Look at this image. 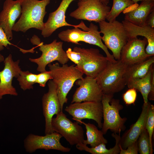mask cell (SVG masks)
Listing matches in <instances>:
<instances>
[{
  "label": "cell",
  "mask_w": 154,
  "mask_h": 154,
  "mask_svg": "<svg viewBox=\"0 0 154 154\" xmlns=\"http://www.w3.org/2000/svg\"><path fill=\"white\" fill-rule=\"evenodd\" d=\"M50 0H22L21 14L12 28V31L25 33L34 28L42 31L44 27L43 19L47 13L46 7Z\"/></svg>",
  "instance_id": "obj_1"
},
{
  "label": "cell",
  "mask_w": 154,
  "mask_h": 154,
  "mask_svg": "<svg viewBox=\"0 0 154 154\" xmlns=\"http://www.w3.org/2000/svg\"><path fill=\"white\" fill-rule=\"evenodd\" d=\"M52 80L56 86L57 94L61 111H62L65 103H67V96L78 80L83 78V74L77 69L74 65L68 66L63 64L60 66L56 62L48 64Z\"/></svg>",
  "instance_id": "obj_2"
},
{
  "label": "cell",
  "mask_w": 154,
  "mask_h": 154,
  "mask_svg": "<svg viewBox=\"0 0 154 154\" xmlns=\"http://www.w3.org/2000/svg\"><path fill=\"white\" fill-rule=\"evenodd\" d=\"M127 65L120 60L109 61L104 69L95 78L103 94H114L125 88L123 75Z\"/></svg>",
  "instance_id": "obj_3"
},
{
  "label": "cell",
  "mask_w": 154,
  "mask_h": 154,
  "mask_svg": "<svg viewBox=\"0 0 154 154\" xmlns=\"http://www.w3.org/2000/svg\"><path fill=\"white\" fill-rule=\"evenodd\" d=\"M113 97V94H103L101 102L104 121L101 131L104 135L109 129L113 133H118L126 128L125 123L127 118L121 117L119 114L123 107L120 103L119 100L114 99Z\"/></svg>",
  "instance_id": "obj_4"
},
{
  "label": "cell",
  "mask_w": 154,
  "mask_h": 154,
  "mask_svg": "<svg viewBox=\"0 0 154 154\" xmlns=\"http://www.w3.org/2000/svg\"><path fill=\"white\" fill-rule=\"evenodd\" d=\"M98 23L100 32L103 34L101 36L102 40L107 48L112 51L114 59L119 60L121 50L128 40L123 24L116 20L109 22L103 21Z\"/></svg>",
  "instance_id": "obj_5"
},
{
  "label": "cell",
  "mask_w": 154,
  "mask_h": 154,
  "mask_svg": "<svg viewBox=\"0 0 154 154\" xmlns=\"http://www.w3.org/2000/svg\"><path fill=\"white\" fill-rule=\"evenodd\" d=\"M31 41L33 44L39 47V50L42 52L41 56L38 58L29 59L31 62L37 65V71L40 72L46 71L47 65L55 61L62 65L69 61L66 52L62 48V42H57L55 39L50 44H44L36 36V37L35 36L33 37Z\"/></svg>",
  "instance_id": "obj_6"
},
{
  "label": "cell",
  "mask_w": 154,
  "mask_h": 154,
  "mask_svg": "<svg viewBox=\"0 0 154 154\" xmlns=\"http://www.w3.org/2000/svg\"><path fill=\"white\" fill-rule=\"evenodd\" d=\"M89 28V30L87 31H82L77 27L72 29H68L60 33L58 36L62 40L68 42L80 44L78 42L83 41L97 46L103 50L109 61L115 62L116 60L102 42L98 27L91 23Z\"/></svg>",
  "instance_id": "obj_7"
},
{
  "label": "cell",
  "mask_w": 154,
  "mask_h": 154,
  "mask_svg": "<svg viewBox=\"0 0 154 154\" xmlns=\"http://www.w3.org/2000/svg\"><path fill=\"white\" fill-rule=\"evenodd\" d=\"M73 50L80 53L82 62L76 68L86 76L96 78L104 69L109 61L106 56L101 54L99 49L75 47Z\"/></svg>",
  "instance_id": "obj_8"
},
{
  "label": "cell",
  "mask_w": 154,
  "mask_h": 154,
  "mask_svg": "<svg viewBox=\"0 0 154 154\" xmlns=\"http://www.w3.org/2000/svg\"><path fill=\"white\" fill-rule=\"evenodd\" d=\"M51 123L54 131L60 134L70 145L83 143L84 139L82 127L76 122L72 121L62 111L52 118Z\"/></svg>",
  "instance_id": "obj_9"
},
{
  "label": "cell",
  "mask_w": 154,
  "mask_h": 154,
  "mask_svg": "<svg viewBox=\"0 0 154 154\" xmlns=\"http://www.w3.org/2000/svg\"><path fill=\"white\" fill-rule=\"evenodd\" d=\"M78 8L71 12L70 16L76 19H83L99 23L105 20L110 7L100 0H79Z\"/></svg>",
  "instance_id": "obj_10"
},
{
  "label": "cell",
  "mask_w": 154,
  "mask_h": 154,
  "mask_svg": "<svg viewBox=\"0 0 154 154\" xmlns=\"http://www.w3.org/2000/svg\"><path fill=\"white\" fill-rule=\"evenodd\" d=\"M64 110L79 124L83 119H92L96 122L99 128H102L103 108L101 102H74L66 107Z\"/></svg>",
  "instance_id": "obj_11"
},
{
  "label": "cell",
  "mask_w": 154,
  "mask_h": 154,
  "mask_svg": "<svg viewBox=\"0 0 154 154\" xmlns=\"http://www.w3.org/2000/svg\"><path fill=\"white\" fill-rule=\"evenodd\" d=\"M62 137L60 134L55 131L44 136L30 133L24 140V146L25 151L30 153L38 149L47 151L53 149L68 152L70 151V148L64 146L60 142Z\"/></svg>",
  "instance_id": "obj_12"
},
{
  "label": "cell",
  "mask_w": 154,
  "mask_h": 154,
  "mask_svg": "<svg viewBox=\"0 0 154 154\" xmlns=\"http://www.w3.org/2000/svg\"><path fill=\"white\" fill-rule=\"evenodd\" d=\"M74 0H62L57 9L50 13L48 19L44 23V27L41 31V35L44 38L50 36L58 28L64 26H72L82 29L84 31L89 30L82 21L77 25H72L66 21L65 14L70 4Z\"/></svg>",
  "instance_id": "obj_13"
},
{
  "label": "cell",
  "mask_w": 154,
  "mask_h": 154,
  "mask_svg": "<svg viewBox=\"0 0 154 154\" xmlns=\"http://www.w3.org/2000/svg\"><path fill=\"white\" fill-rule=\"evenodd\" d=\"M79 86L74 94L71 103L85 101L101 102L103 93L95 78L86 76L77 80Z\"/></svg>",
  "instance_id": "obj_14"
},
{
  "label": "cell",
  "mask_w": 154,
  "mask_h": 154,
  "mask_svg": "<svg viewBox=\"0 0 154 154\" xmlns=\"http://www.w3.org/2000/svg\"><path fill=\"white\" fill-rule=\"evenodd\" d=\"M48 85V91L44 94L42 100L43 113L45 121V134L54 132L51 125L52 119L54 115L61 111L56 84L52 80H50Z\"/></svg>",
  "instance_id": "obj_15"
},
{
  "label": "cell",
  "mask_w": 154,
  "mask_h": 154,
  "mask_svg": "<svg viewBox=\"0 0 154 154\" xmlns=\"http://www.w3.org/2000/svg\"><path fill=\"white\" fill-rule=\"evenodd\" d=\"M3 62L4 68L0 71V100L5 95L18 96L15 88L12 85V82L13 78H18L21 71L19 65L20 60L14 61L11 54Z\"/></svg>",
  "instance_id": "obj_16"
},
{
  "label": "cell",
  "mask_w": 154,
  "mask_h": 154,
  "mask_svg": "<svg viewBox=\"0 0 154 154\" xmlns=\"http://www.w3.org/2000/svg\"><path fill=\"white\" fill-rule=\"evenodd\" d=\"M147 44L145 38L142 40L137 37L128 39L121 50L120 60L127 65L145 60L150 57L145 51Z\"/></svg>",
  "instance_id": "obj_17"
},
{
  "label": "cell",
  "mask_w": 154,
  "mask_h": 154,
  "mask_svg": "<svg viewBox=\"0 0 154 154\" xmlns=\"http://www.w3.org/2000/svg\"><path fill=\"white\" fill-rule=\"evenodd\" d=\"M22 0H5L0 13V27L4 31L8 39L13 38L12 28L21 13Z\"/></svg>",
  "instance_id": "obj_18"
},
{
  "label": "cell",
  "mask_w": 154,
  "mask_h": 154,
  "mask_svg": "<svg viewBox=\"0 0 154 154\" xmlns=\"http://www.w3.org/2000/svg\"><path fill=\"white\" fill-rule=\"evenodd\" d=\"M151 104L149 101L146 103H143L141 112L137 120L132 124L129 129L121 137L120 145L123 149H126L130 144L137 141L145 128L147 114Z\"/></svg>",
  "instance_id": "obj_19"
},
{
  "label": "cell",
  "mask_w": 154,
  "mask_h": 154,
  "mask_svg": "<svg viewBox=\"0 0 154 154\" xmlns=\"http://www.w3.org/2000/svg\"><path fill=\"white\" fill-rule=\"evenodd\" d=\"M128 39L141 36L147 40V45L145 49L147 54L151 56L154 55V28L146 25L141 26L134 25L125 20L122 21Z\"/></svg>",
  "instance_id": "obj_20"
},
{
  "label": "cell",
  "mask_w": 154,
  "mask_h": 154,
  "mask_svg": "<svg viewBox=\"0 0 154 154\" xmlns=\"http://www.w3.org/2000/svg\"><path fill=\"white\" fill-rule=\"evenodd\" d=\"M154 11V0H144L135 9L125 13L124 20L137 25L144 26L149 15Z\"/></svg>",
  "instance_id": "obj_21"
},
{
  "label": "cell",
  "mask_w": 154,
  "mask_h": 154,
  "mask_svg": "<svg viewBox=\"0 0 154 154\" xmlns=\"http://www.w3.org/2000/svg\"><path fill=\"white\" fill-rule=\"evenodd\" d=\"M154 63V56H152L143 61L127 65L123 75L126 85L131 80L142 78L145 76Z\"/></svg>",
  "instance_id": "obj_22"
},
{
  "label": "cell",
  "mask_w": 154,
  "mask_h": 154,
  "mask_svg": "<svg viewBox=\"0 0 154 154\" xmlns=\"http://www.w3.org/2000/svg\"><path fill=\"white\" fill-rule=\"evenodd\" d=\"M119 132L117 133H113L112 136L116 140V144L112 148L108 149L106 147L105 144L101 143L94 147H89L87 145L83 143H80L76 145L77 149L80 151H84L92 154H118L120 152V133Z\"/></svg>",
  "instance_id": "obj_23"
},
{
  "label": "cell",
  "mask_w": 154,
  "mask_h": 154,
  "mask_svg": "<svg viewBox=\"0 0 154 154\" xmlns=\"http://www.w3.org/2000/svg\"><path fill=\"white\" fill-rule=\"evenodd\" d=\"M153 69V64L144 77L131 80L126 84L129 88H134L141 93L143 97L144 103H146L148 102V96L150 90L152 73Z\"/></svg>",
  "instance_id": "obj_24"
},
{
  "label": "cell",
  "mask_w": 154,
  "mask_h": 154,
  "mask_svg": "<svg viewBox=\"0 0 154 154\" xmlns=\"http://www.w3.org/2000/svg\"><path fill=\"white\" fill-rule=\"evenodd\" d=\"M81 123L85 126L87 137V139H84L83 141L84 144L90 145L91 147H94L102 143L106 144L108 143V141L104 137L102 131L99 130L94 125L82 121L80 122Z\"/></svg>",
  "instance_id": "obj_25"
},
{
  "label": "cell",
  "mask_w": 154,
  "mask_h": 154,
  "mask_svg": "<svg viewBox=\"0 0 154 154\" xmlns=\"http://www.w3.org/2000/svg\"><path fill=\"white\" fill-rule=\"evenodd\" d=\"M135 4L132 0H113L112 7L106 19L109 22L116 20L121 13Z\"/></svg>",
  "instance_id": "obj_26"
},
{
  "label": "cell",
  "mask_w": 154,
  "mask_h": 154,
  "mask_svg": "<svg viewBox=\"0 0 154 154\" xmlns=\"http://www.w3.org/2000/svg\"><path fill=\"white\" fill-rule=\"evenodd\" d=\"M37 74H33L28 71L21 70L17 78L20 87L23 91L33 88V85L36 83Z\"/></svg>",
  "instance_id": "obj_27"
},
{
  "label": "cell",
  "mask_w": 154,
  "mask_h": 154,
  "mask_svg": "<svg viewBox=\"0 0 154 154\" xmlns=\"http://www.w3.org/2000/svg\"><path fill=\"white\" fill-rule=\"evenodd\" d=\"M138 152L140 154H152L153 147L151 145L149 135L145 128L137 139Z\"/></svg>",
  "instance_id": "obj_28"
},
{
  "label": "cell",
  "mask_w": 154,
  "mask_h": 154,
  "mask_svg": "<svg viewBox=\"0 0 154 154\" xmlns=\"http://www.w3.org/2000/svg\"><path fill=\"white\" fill-rule=\"evenodd\" d=\"M145 127L148 133L151 145L153 147L152 139L154 130V106L152 104L148 113Z\"/></svg>",
  "instance_id": "obj_29"
},
{
  "label": "cell",
  "mask_w": 154,
  "mask_h": 154,
  "mask_svg": "<svg viewBox=\"0 0 154 154\" xmlns=\"http://www.w3.org/2000/svg\"><path fill=\"white\" fill-rule=\"evenodd\" d=\"M137 97V90L133 88H129L122 96L123 100L127 105H134Z\"/></svg>",
  "instance_id": "obj_30"
},
{
  "label": "cell",
  "mask_w": 154,
  "mask_h": 154,
  "mask_svg": "<svg viewBox=\"0 0 154 154\" xmlns=\"http://www.w3.org/2000/svg\"><path fill=\"white\" fill-rule=\"evenodd\" d=\"M52 79L49 71H46L40 72V73L37 74L36 83L39 84L41 87H44L46 82L48 80H52Z\"/></svg>",
  "instance_id": "obj_31"
},
{
  "label": "cell",
  "mask_w": 154,
  "mask_h": 154,
  "mask_svg": "<svg viewBox=\"0 0 154 154\" xmlns=\"http://www.w3.org/2000/svg\"><path fill=\"white\" fill-rule=\"evenodd\" d=\"M66 52L69 59L76 64V65H79L81 63L82 57L79 52L72 50L71 48H68Z\"/></svg>",
  "instance_id": "obj_32"
},
{
  "label": "cell",
  "mask_w": 154,
  "mask_h": 154,
  "mask_svg": "<svg viewBox=\"0 0 154 154\" xmlns=\"http://www.w3.org/2000/svg\"><path fill=\"white\" fill-rule=\"evenodd\" d=\"M120 154H137L138 152L137 140L129 145L125 149H123L120 145Z\"/></svg>",
  "instance_id": "obj_33"
},
{
  "label": "cell",
  "mask_w": 154,
  "mask_h": 154,
  "mask_svg": "<svg viewBox=\"0 0 154 154\" xmlns=\"http://www.w3.org/2000/svg\"><path fill=\"white\" fill-rule=\"evenodd\" d=\"M9 41L4 31L0 27V51L3 50L4 47H7L9 45H13L17 47L11 43Z\"/></svg>",
  "instance_id": "obj_34"
},
{
  "label": "cell",
  "mask_w": 154,
  "mask_h": 154,
  "mask_svg": "<svg viewBox=\"0 0 154 154\" xmlns=\"http://www.w3.org/2000/svg\"><path fill=\"white\" fill-rule=\"evenodd\" d=\"M148 99L150 100H154V68L152 72L151 87L148 95Z\"/></svg>",
  "instance_id": "obj_35"
},
{
  "label": "cell",
  "mask_w": 154,
  "mask_h": 154,
  "mask_svg": "<svg viewBox=\"0 0 154 154\" xmlns=\"http://www.w3.org/2000/svg\"><path fill=\"white\" fill-rule=\"evenodd\" d=\"M146 25L154 28V11L149 15L146 21Z\"/></svg>",
  "instance_id": "obj_36"
},
{
  "label": "cell",
  "mask_w": 154,
  "mask_h": 154,
  "mask_svg": "<svg viewBox=\"0 0 154 154\" xmlns=\"http://www.w3.org/2000/svg\"><path fill=\"white\" fill-rule=\"evenodd\" d=\"M101 2H102L104 4L108 5V4L109 3V0H100ZM135 3L137 4V2L139 1H142L144 0H132Z\"/></svg>",
  "instance_id": "obj_37"
},
{
  "label": "cell",
  "mask_w": 154,
  "mask_h": 154,
  "mask_svg": "<svg viewBox=\"0 0 154 154\" xmlns=\"http://www.w3.org/2000/svg\"><path fill=\"white\" fill-rule=\"evenodd\" d=\"M4 56L0 53V63L4 61Z\"/></svg>",
  "instance_id": "obj_38"
},
{
  "label": "cell",
  "mask_w": 154,
  "mask_h": 154,
  "mask_svg": "<svg viewBox=\"0 0 154 154\" xmlns=\"http://www.w3.org/2000/svg\"></svg>",
  "instance_id": "obj_39"
}]
</instances>
